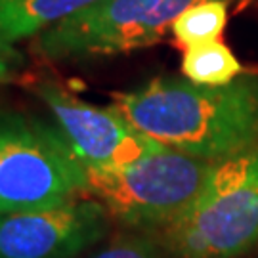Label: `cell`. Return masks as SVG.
<instances>
[{
    "label": "cell",
    "mask_w": 258,
    "mask_h": 258,
    "mask_svg": "<svg viewBox=\"0 0 258 258\" xmlns=\"http://www.w3.org/2000/svg\"><path fill=\"white\" fill-rule=\"evenodd\" d=\"M185 79L197 84H226L243 73L239 59L220 40L185 48L182 57Z\"/></svg>",
    "instance_id": "cell-9"
},
{
    "label": "cell",
    "mask_w": 258,
    "mask_h": 258,
    "mask_svg": "<svg viewBox=\"0 0 258 258\" xmlns=\"http://www.w3.org/2000/svg\"><path fill=\"white\" fill-rule=\"evenodd\" d=\"M109 222L94 197L0 214V258H75L107 235Z\"/></svg>",
    "instance_id": "cell-7"
},
{
    "label": "cell",
    "mask_w": 258,
    "mask_h": 258,
    "mask_svg": "<svg viewBox=\"0 0 258 258\" xmlns=\"http://www.w3.org/2000/svg\"><path fill=\"white\" fill-rule=\"evenodd\" d=\"M23 67V57L14 44L0 38V83H10L19 75Z\"/></svg>",
    "instance_id": "cell-12"
},
{
    "label": "cell",
    "mask_w": 258,
    "mask_h": 258,
    "mask_svg": "<svg viewBox=\"0 0 258 258\" xmlns=\"http://www.w3.org/2000/svg\"><path fill=\"white\" fill-rule=\"evenodd\" d=\"M98 2L102 0H0V38L14 44L40 35Z\"/></svg>",
    "instance_id": "cell-8"
},
{
    "label": "cell",
    "mask_w": 258,
    "mask_h": 258,
    "mask_svg": "<svg viewBox=\"0 0 258 258\" xmlns=\"http://www.w3.org/2000/svg\"><path fill=\"white\" fill-rule=\"evenodd\" d=\"M228 23L226 0H205L187 8L174 21L172 33L185 48L218 40Z\"/></svg>",
    "instance_id": "cell-10"
},
{
    "label": "cell",
    "mask_w": 258,
    "mask_h": 258,
    "mask_svg": "<svg viewBox=\"0 0 258 258\" xmlns=\"http://www.w3.org/2000/svg\"><path fill=\"white\" fill-rule=\"evenodd\" d=\"M166 247L148 237L126 235L111 241L88 258H166Z\"/></svg>",
    "instance_id": "cell-11"
},
{
    "label": "cell",
    "mask_w": 258,
    "mask_h": 258,
    "mask_svg": "<svg viewBox=\"0 0 258 258\" xmlns=\"http://www.w3.org/2000/svg\"><path fill=\"white\" fill-rule=\"evenodd\" d=\"M176 258H239L258 245V146L212 163L195 199L165 228Z\"/></svg>",
    "instance_id": "cell-2"
},
{
    "label": "cell",
    "mask_w": 258,
    "mask_h": 258,
    "mask_svg": "<svg viewBox=\"0 0 258 258\" xmlns=\"http://www.w3.org/2000/svg\"><path fill=\"white\" fill-rule=\"evenodd\" d=\"M109 107L165 148L216 163L258 146V73L226 84L157 77Z\"/></svg>",
    "instance_id": "cell-1"
},
{
    "label": "cell",
    "mask_w": 258,
    "mask_h": 258,
    "mask_svg": "<svg viewBox=\"0 0 258 258\" xmlns=\"http://www.w3.org/2000/svg\"><path fill=\"white\" fill-rule=\"evenodd\" d=\"M199 2L205 0H102L40 33L35 48L48 59L132 52L159 42Z\"/></svg>",
    "instance_id": "cell-5"
},
{
    "label": "cell",
    "mask_w": 258,
    "mask_h": 258,
    "mask_svg": "<svg viewBox=\"0 0 258 258\" xmlns=\"http://www.w3.org/2000/svg\"><path fill=\"white\" fill-rule=\"evenodd\" d=\"M86 195V168L57 126L27 115H0V214L50 209Z\"/></svg>",
    "instance_id": "cell-3"
},
{
    "label": "cell",
    "mask_w": 258,
    "mask_h": 258,
    "mask_svg": "<svg viewBox=\"0 0 258 258\" xmlns=\"http://www.w3.org/2000/svg\"><path fill=\"white\" fill-rule=\"evenodd\" d=\"M212 163L163 148L115 168L86 170V194L132 228H165L199 194Z\"/></svg>",
    "instance_id": "cell-4"
},
{
    "label": "cell",
    "mask_w": 258,
    "mask_h": 258,
    "mask_svg": "<svg viewBox=\"0 0 258 258\" xmlns=\"http://www.w3.org/2000/svg\"><path fill=\"white\" fill-rule=\"evenodd\" d=\"M35 92L46 103L57 130L69 142L86 170L115 168L165 146L132 126L113 107H96L52 83H38Z\"/></svg>",
    "instance_id": "cell-6"
}]
</instances>
